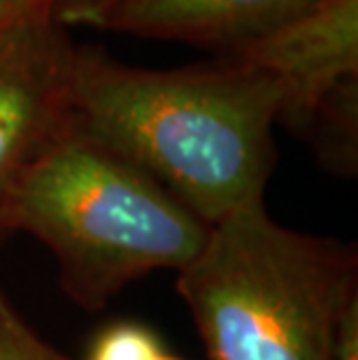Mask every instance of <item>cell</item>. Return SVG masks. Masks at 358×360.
Returning a JSON list of instances; mask_svg holds the SVG:
<instances>
[{"instance_id": "cell-1", "label": "cell", "mask_w": 358, "mask_h": 360, "mask_svg": "<svg viewBox=\"0 0 358 360\" xmlns=\"http://www.w3.org/2000/svg\"><path fill=\"white\" fill-rule=\"evenodd\" d=\"M279 110V84L231 58L149 70L75 49L72 128L161 184L207 226L263 200Z\"/></svg>"}, {"instance_id": "cell-2", "label": "cell", "mask_w": 358, "mask_h": 360, "mask_svg": "<svg viewBox=\"0 0 358 360\" xmlns=\"http://www.w3.org/2000/svg\"><path fill=\"white\" fill-rule=\"evenodd\" d=\"M177 290L212 360H340L358 256L277 224L261 200L210 226Z\"/></svg>"}, {"instance_id": "cell-3", "label": "cell", "mask_w": 358, "mask_h": 360, "mask_svg": "<svg viewBox=\"0 0 358 360\" xmlns=\"http://www.w3.org/2000/svg\"><path fill=\"white\" fill-rule=\"evenodd\" d=\"M10 231L37 237L56 256L65 293L84 309H101L144 274L184 270L210 226L70 126L19 184Z\"/></svg>"}, {"instance_id": "cell-4", "label": "cell", "mask_w": 358, "mask_h": 360, "mask_svg": "<svg viewBox=\"0 0 358 360\" xmlns=\"http://www.w3.org/2000/svg\"><path fill=\"white\" fill-rule=\"evenodd\" d=\"M75 49L51 12L0 24V235L26 172L72 126Z\"/></svg>"}, {"instance_id": "cell-5", "label": "cell", "mask_w": 358, "mask_h": 360, "mask_svg": "<svg viewBox=\"0 0 358 360\" xmlns=\"http://www.w3.org/2000/svg\"><path fill=\"white\" fill-rule=\"evenodd\" d=\"M279 84V121L305 135L319 107L358 79V0L317 7L226 53Z\"/></svg>"}, {"instance_id": "cell-6", "label": "cell", "mask_w": 358, "mask_h": 360, "mask_svg": "<svg viewBox=\"0 0 358 360\" xmlns=\"http://www.w3.org/2000/svg\"><path fill=\"white\" fill-rule=\"evenodd\" d=\"M305 12V0H110L87 26L231 51Z\"/></svg>"}, {"instance_id": "cell-7", "label": "cell", "mask_w": 358, "mask_h": 360, "mask_svg": "<svg viewBox=\"0 0 358 360\" xmlns=\"http://www.w3.org/2000/svg\"><path fill=\"white\" fill-rule=\"evenodd\" d=\"M317 149V156L333 172H356L358 135V79L345 82L326 98L305 133Z\"/></svg>"}, {"instance_id": "cell-8", "label": "cell", "mask_w": 358, "mask_h": 360, "mask_svg": "<svg viewBox=\"0 0 358 360\" xmlns=\"http://www.w3.org/2000/svg\"><path fill=\"white\" fill-rule=\"evenodd\" d=\"M165 349L156 333L133 321H119L94 337L84 360H161Z\"/></svg>"}, {"instance_id": "cell-9", "label": "cell", "mask_w": 358, "mask_h": 360, "mask_svg": "<svg viewBox=\"0 0 358 360\" xmlns=\"http://www.w3.org/2000/svg\"><path fill=\"white\" fill-rule=\"evenodd\" d=\"M0 360H68L40 340L0 290Z\"/></svg>"}, {"instance_id": "cell-10", "label": "cell", "mask_w": 358, "mask_h": 360, "mask_svg": "<svg viewBox=\"0 0 358 360\" xmlns=\"http://www.w3.org/2000/svg\"><path fill=\"white\" fill-rule=\"evenodd\" d=\"M110 0H56L54 3V17L60 26L65 24H84L91 14L108 5Z\"/></svg>"}, {"instance_id": "cell-11", "label": "cell", "mask_w": 358, "mask_h": 360, "mask_svg": "<svg viewBox=\"0 0 358 360\" xmlns=\"http://www.w3.org/2000/svg\"><path fill=\"white\" fill-rule=\"evenodd\" d=\"M54 3L56 0H0V24L37 12L54 14Z\"/></svg>"}, {"instance_id": "cell-12", "label": "cell", "mask_w": 358, "mask_h": 360, "mask_svg": "<svg viewBox=\"0 0 358 360\" xmlns=\"http://www.w3.org/2000/svg\"><path fill=\"white\" fill-rule=\"evenodd\" d=\"M340 360H358V307L349 314L345 333H342Z\"/></svg>"}, {"instance_id": "cell-13", "label": "cell", "mask_w": 358, "mask_h": 360, "mask_svg": "<svg viewBox=\"0 0 358 360\" xmlns=\"http://www.w3.org/2000/svg\"><path fill=\"white\" fill-rule=\"evenodd\" d=\"M333 3H340V0H305V12H309V10H317V7H326V5H333Z\"/></svg>"}, {"instance_id": "cell-14", "label": "cell", "mask_w": 358, "mask_h": 360, "mask_svg": "<svg viewBox=\"0 0 358 360\" xmlns=\"http://www.w3.org/2000/svg\"><path fill=\"white\" fill-rule=\"evenodd\" d=\"M161 360H181V358H174V356H167V354H165V356H163Z\"/></svg>"}]
</instances>
